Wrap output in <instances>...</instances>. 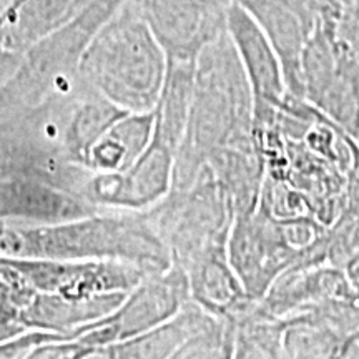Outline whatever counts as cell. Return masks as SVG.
<instances>
[{
	"mask_svg": "<svg viewBox=\"0 0 359 359\" xmlns=\"http://www.w3.org/2000/svg\"><path fill=\"white\" fill-rule=\"evenodd\" d=\"M356 140H358V143H359V135H358V138H356Z\"/></svg>",
	"mask_w": 359,
	"mask_h": 359,
	"instance_id": "obj_25",
	"label": "cell"
},
{
	"mask_svg": "<svg viewBox=\"0 0 359 359\" xmlns=\"http://www.w3.org/2000/svg\"><path fill=\"white\" fill-rule=\"evenodd\" d=\"M196 62L168 60L167 77L155 114V135L177 154L190 115Z\"/></svg>",
	"mask_w": 359,
	"mask_h": 359,
	"instance_id": "obj_18",
	"label": "cell"
},
{
	"mask_svg": "<svg viewBox=\"0 0 359 359\" xmlns=\"http://www.w3.org/2000/svg\"><path fill=\"white\" fill-rule=\"evenodd\" d=\"M190 299L205 311L223 320H240L253 306L235 269L228 259V250L215 251L196 259L185 269Z\"/></svg>",
	"mask_w": 359,
	"mask_h": 359,
	"instance_id": "obj_13",
	"label": "cell"
},
{
	"mask_svg": "<svg viewBox=\"0 0 359 359\" xmlns=\"http://www.w3.org/2000/svg\"><path fill=\"white\" fill-rule=\"evenodd\" d=\"M233 359H290L285 346V321L269 316L255 303L236 320Z\"/></svg>",
	"mask_w": 359,
	"mask_h": 359,
	"instance_id": "obj_19",
	"label": "cell"
},
{
	"mask_svg": "<svg viewBox=\"0 0 359 359\" xmlns=\"http://www.w3.org/2000/svg\"><path fill=\"white\" fill-rule=\"evenodd\" d=\"M155 132V114H127L93 143L83 167L92 173H122L143 155Z\"/></svg>",
	"mask_w": 359,
	"mask_h": 359,
	"instance_id": "obj_17",
	"label": "cell"
},
{
	"mask_svg": "<svg viewBox=\"0 0 359 359\" xmlns=\"http://www.w3.org/2000/svg\"><path fill=\"white\" fill-rule=\"evenodd\" d=\"M155 231L167 245L172 264L183 271L196 259L228 250L235 210L208 165L187 190H170L147 210Z\"/></svg>",
	"mask_w": 359,
	"mask_h": 359,
	"instance_id": "obj_4",
	"label": "cell"
},
{
	"mask_svg": "<svg viewBox=\"0 0 359 359\" xmlns=\"http://www.w3.org/2000/svg\"><path fill=\"white\" fill-rule=\"evenodd\" d=\"M253 93L230 35L200 53L183 140L175 154L172 190H187L219 148L253 140Z\"/></svg>",
	"mask_w": 359,
	"mask_h": 359,
	"instance_id": "obj_2",
	"label": "cell"
},
{
	"mask_svg": "<svg viewBox=\"0 0 359 359\" xmlns=\"http://www.w3.org/2000/svg\"><path fill=\"white\" fill-rule=\"evenodd\" d=\"M90 0H13L0 13V40L17 53L62 29L90 6Z\"/></svg>",
	"mask_w": 359,
	"mask_h": 359,
	"instance_id": "obj_14",
	"label": "cell"
},
{
	"mask_svg": "<svg viewBox=\"0 0 359 359\" xmlns=\"http://www.w3.org/2000/svg\"><path fill=\"white\" fill-rule=\"evenodd\" d=\"M175 150L154 133L143 155L122 173H92L83 196L98 210L147 212L172 190Z\"/></svg>",
	"mask_w": 359,
	"mask_h": 359,
	"instance_id": "obj_8",
	"label": "cell"
},
{
	"mask_svg": "<svg viewBox=\"0 0 359 359\" xmlns=\"http://www.w3.org/2000/svg\"><path fill=\"white\" fill-rule=\"evenodd\" d=\"M22 57H24V53H17L11 50V48L0 40V88L8 82V79L13 75V72L17 70Z\"/></svg>",
	"mask_w": 359,
	"mask_h": 359,
	"instance_id": "obj_21",
	"label": "cell"
},
{
	"mask_svg": "<svg viewBox=\"0 0 359 359\" xmlns=\"http://www.w3.org/2000/svg\"><path fill=\"white\" fill-rule=\"evenodd\" d=\"M233 0H140L142 12L168 60L196 62L226 32Z\"/></svg>",
	"mask_w": 359,
	"mask_h": 359,
	"instance_id": "obj_7",
	"label": "cell"
},
{
	"mask_svg": "<svg viewBox=\"0 0 359 359\" xmlns=\"http://www.w3.org/2000/svg\"><path fill=\"white\" fill-rule=\"evenodd\" d=\"M215 318L191 299L168 321L118 341L102 351L103 359H172L183 343L203 330Z\"/></svg>",
	"mask_w": 359,
	"mask_h": 359,
	"instance_id": "obj_16",
	"label": "cell"
},
{
	"mask_svg": "<svg viewBox=\"0 0 359 359\" xmlns=\"http://www.w3.org/2000/svg\"><path fill=\"white\" fill-rule=\"evenodd\" d=\"M168 58L142 12L140 0H125L103 22L80 60L83 83L130 114L154 111Z\"/></svg>",
	"mask_w": 359,
	"mask_h": 359,
	"instance_id": "obj_3",
	"label": "cell"
},
{
	"mask_svg": "<svg viewBox=\"0 0 359 359\" xmlns=\"http://www.w3.org/2000/svg\"><path fill=\"white\" fill-rule=\"evenodd\" d=\"M285 321V346L290 359H339L346 338L314 314Z\"/></svg>",
	"mask_w": 359,
	"mask_h": 359,
	"instance_id": "obj_20",
	"label": "cell"
},
{
	"mask_svg": "<svg viewBox=\"0 0 359 359\" xmlns=\"http://www.w3.org/2000/svg\"><path fill=\"white\" fill-rule=\"evenodd\" d=\"M188 302L187 273L172 264L167 271L147 276L107 320L116 330L118 341H123L168 321Z\"/></svg>",
	"mask_w": 359,
	"mask_h": 359,
	"instance_id": "obj_12",
	"label": "cell"
},
{
	"mask_svg": "<svg viewBox=\"0 0 359 359\" xmlns=\"http://www.w3.org/2000/svg\"><path fill=\"white\" fill-rule=\"evenodd\" d=\"M344 271L348 273L349 280H351L354 285H359V253L354 258L349 259L346 266H344Z\"/></svg>",
	"mask_w": 359,
	"mask_h": 359,
	"instance_id": "obj_23",
	"label": "cell"
},
{
	"mask_svg": "<svg viewBox=\"0 0 359 359\" xmlns=\"http://www.w3.org/2000/svg\"><path fill=\"white\" fill-rule=\"evenodd\" d=\"M339 359H359V330L346 339L341 349Z\"/></svg>",
	"mask_w": 359,
	"mask_h": 359,
	"instance_id": "obj_22",
	"label": "cell"
},
{
	"mask_svg": "<svg viewBox=\"0 0 359 359\" xmlns=\"http://www.w3.org/2000/svg\"><path fill=\"white\" fill-rule=\"evenodd\" d=\"M90 2H95V0H90ZM118 2H125V0H118Z\"/></svg>",
	"mask_w": 359,
	"mask_h": 359,
	"instance_id": "obj_24",
	"label": "cell"
},
{
	"mask_svg": "<svg viewBox=\"0 0 359 359\" xmlns=\"http://www.w3.org/2000/svg\"><path fill=\"white\" fill-rule=\"evenodd\" d=\"M206 165L231 201L236 217L257 212L266 178V167L255 137L251 142L219 148L208 156Z\"/></svg>",
	"mask_w": 359,
	"mask_h": 359,
	"instance_id": "obj_15",
	"label": "cell"
},
{
	"mask_svg": "<svg viewBox=\"0 0 359 359\" xmlns=\"http://www.w3.org/2000/svg\"><path fill=\"white\" fill-rule=\"evenodd\" d=\"M228 259L253 302H262L283 273L303 266L304 253L294 245L288 222L257 212L236 217L228 238Z\"/></svg>",
	"mask_w": 359,
	"mask_h": 359,
	"instance_id": "obj_5",
	"label": "cell"
},
{
	"mask_svg": "<svg viewBox=\"0 0 359 359\" xmlns=\"http://www.w3.org/2000/svg\"><path fill=\"white\" fill-rule=\"evenodd\" d=\"M0 257L52 262H123L150 275L172 266L147 212L105 210L52 224L0 222Z\"/></svg>",
	"mask_w": 359,
	"mask_h": 359,
	"instance_id": "obj_1",
	"label": "cell"
},
{
	"mask_svg": "<svg viewBox=\"0 0 359 359\" xmlns=\"http://www.w3.org/2000/svg\"><path fill=\"white\" fill-rule=\"evenodd\" d=\"M353 290L344 268L331 263L294 266L278 278L264 294L259 308L278 320L314 313L325 304L344 298Z\"/></svg>",
	"mask_w": 359,
	"mask_h": 359,
	"instance_id": "obj_11",
	"label": "cell"
},
{
	"mask_svg": "<svg viewBox=\"0 0 359 359\" xmlns=\"http://www.w3.org/2000/svg\"><path fill=\"white\" fill-rule=\"evenodd\" d=\"M7 259L35 293L58 296L69 302L128 294L150 276V273L137 264L123 262Z\"/></svg>",
	"mask_w": 359,
	"mask_h": 359,
	"instance_id": "obj_6",
	"label": "cell"
},
{
	"mask_svg": "<svg viewBox=\"0 0 359 359\" xmlns=\"http://www.w3.org/2000/svg\"><path fill=\"white\" fill-rule=\"evenodd\" d=\"M226 32L253 93V125L275 122L281 103L290 93L275 47L253 15L235 0L228 7Z\"/></svg>",
	"mask_w": 359,
	"mask_h": 359,
	"instance_id": "obj_9",
	"label": "cell"
},
{
	"mask_svg": "<svg viewBox=\"0 0 359 359\" xmlns=\"http://www.w3.org/2000/svg\"><path fill=\"white\" fill-rule=\"evenodd\" d=\"M102 212L79 193L34 177L0 178V222L62 223Z\"/></svg>",
	"mask_w": 359,
	"mask_h": 359,
	"instance_id": "obj_10",
	"label": "cell"
}]
</instances>
